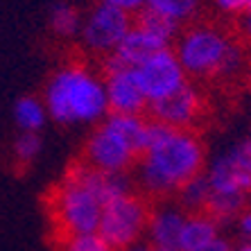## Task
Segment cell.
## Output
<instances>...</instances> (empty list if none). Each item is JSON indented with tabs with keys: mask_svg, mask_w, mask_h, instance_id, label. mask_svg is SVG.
<instances>
[{
	"mask_svg": "<svg viewBox=\"0 0 251 251\" xmlns=\"http://www.w3.org/2000/svg\"><path fill=\"white\" fill-rule=\"evenodd\" d=\"M54 251H113L104 242L100 233H84V235H70V238L57 240Z\"/></svg>",
	"mask_w": 251,
	"mask_h": 251,
	"instance_id": "obj_18",
	"label": "cell"
},
{
	"mask_svg": "<svg viewBox=\"0 0 251 251\" xmlns=\"http://www.w3.org/2000/svg\"><path fill=\"white\" fill-rule=\"evenodd\" d=\"M163 48H170V43L161 41L156 36L147 34L145 29L131 25V29L123 39V43L116 48V52L104 57V61H109L113 66H123V68H136L143 61H147L152 54H156L158 50H163Z\"/></svg>",
	"mask_w": 251,
	"mask_h": 251,
	"instance_id": "obj_11",
	"label": "cell"
},
{
	"mask_svg": "<svg viewBox=\"0 0 251 251\" xmlns=\"http://www.w3.org/2000/svg\"><path fill=\"white\" fill-rule=\"evenodd\" d=\"M127 251H152V247L150 245H136V247H131V249H127Z\"/></svg>",
	"mask_w": 251,
	"mask_h": 251,
	"instance_id": "obj_25",
	"label": "cell"
},
{
	"mask_svg": "<svg viewBox=\"0 0 251 251\" xmlns=\"http://www.w3.org/2000/svg\"><path fill=\"white\" fill-rule=\"evenodd\" d=\"M46 104H43V98H36V95H23L18 98L16 106H14V120H16L18 129L21 131H27V134H39L46 125Z\"/></svg>",
	"mask_w": 251,
	"mask_h": 251,
	"instance_id": "obj_14",
	"label": "cell"
},
{
	"mask_svg": "<svg viewBox=\"0 0 251 251\" xmlns=\"http://www.w3.org/2000/svg\"><path fill=\"white\" fill-rule=\"evenodd\" d=\"M197 5L199 0H145V7L175 18L176 23H181V21L193 16L197 12Z\"/></svg>",
	"mask_w": 251,
	"mask_h": 251,
	"instance_id": "obj_17",
	"label": "cell"
},
{
	"mask_svg": "<svg viewBox=\"0 0 251 251\" xmlns=\"http://www.w3.org/2000/svg\"><path fill=\"white\" fill-rule=\"evenodd\" d=\"M176 59L188 77L220 79L233 77L242 70V52L222 29L210 25H195L176 41Z\"/></svg>",
	"mask_w": 251,
	"mask_h": 251,
	"instance_id": "obj_4",
	"label": "cell"
},
{
	"mask_svg": "<svg viewBox=\"0 0 251 251\" xmlns=\"http://www.w3.org/2000/svg\"><path fill=\"white\" fill-rule=\"evenodd\" d=\"M41 152V136L39 134H27V131H21V136L14 143V161H16L18 168H25L34 161Z\"/></svg>",
	"mask_w": 251,
	"mask_h": 251,
	"instance_id": "obj_19",
	"label": "cell"
},
{
	"mask_svg": "<svg viewBox=\"0 0 251 251\" xmlns=\"http://www.w3.org/2000/svg\"><path fill=\"white\" fill-rule=\"evenodd\" d=\"M150 199L138 193H123L109 199L102 208L98 233L113 251H127L138 245L143 233H147L152 217Z\"/></svg>",
	"mask_w": 251,
	"mask_h": 251,
	"instance_id": "obj_5",
	"label": "cell"
},
{
	"mask_svg": "<svg viewBox=\"0 0 251 251\" xmlns=\"http://www.w3.org/2000/svg\"><path fill=\"white\" fill-rule=\"evenodd\" d=\"M183 220H186V210L183 208H170V206L168 208H156L154 206L152 217H150V226H147L150 245L179 251Z\"/></svg>",
	"mask_w": 251,
	"mask_h": 251,
	"instance_id": "obj_12",
	"label": "cell"
},
{
	"mask_svg": "<svg viewBox=\"0 0 251 251\" xmlns=\"http://www.w3.org/2000/svg\"><path fill=\"white\" fill-rule=\"evenodd\" d=\"M131 25H134L131 14L98 2V7L84 18L79 34H82V41L88 50L109 57L123 43V39L127 36Z\"/></svg>",
	"mask_w": 251,
	"mask_h": 251,
	"instance_id": "obj_8",
	"label": "cell"
},
{
	"mask_svg": "<svg viewBox=\"0 0 251 251\" xmlns=\"http://www.w3.org/2000/svg\"><path fill=\"white\" fill-rule=\"evenodd\" d=\"M134 25L140 29H145L147 34L156 36V39H161V41H165V43L172 41L176 36V32H179V23H176L175 18L154 12L150 7H143L140 12H136Z\"/></svg>",
	"mask_w": 251,
	"mask_h": 251,
	"instance_id": "obj_15",
	"label": "cell"
},
{
	"mask_svg": "<svg viewBox=\"0 0 251 251\" xmlns=\"http://www.w3.org/2000/svg\"><path fill=\"white\" fill-rule=\"evenodd\" d=\"M129 190V179L125 175H104L84 165L79 158L73 161L66 175L46 195L54 242L70 235L98 233L104 204Z\"/></svg>",
	"mask_w": 251,
	"mask_h": 251,
	"instance_id": "obj_1",
	"label": "cell"
},
{
	"mask_svg": "<svg viewBox=\"0 0 251 251\" xmlns=\"http://www.w3.org/2000/svg\"><path fill=\"white\" fill-rule=\"evenodd\" d=\"M238 231L242 238H247L251 242V210L249 208H245L238 215Z\"/></svg>",
	"mask_w": 251,
	"mask_h": 251,
	"instance_id": "obj_22",
	"label": "cell"
},
{
	"mask_svg": "<svg viewBox=\"0 0 251 251\" xmlns=\"http://www.w3.org/2000/svg\"><path fill=\"white\" fill-rule=\"evenodd\" d=\"M43 104L48 116L59 125L98 123L109 116L102 77L82 64H66L54 70L43 88Z\"/></svg>",
	"mask_w": 251,
	"mask_h": 251,
	"instance_id": "obj_3",
	"label": "cell"
},
{
	"mask_svg": "<svg viewBox=\"0 0 251 251\" xmlns=\"http://www.w3.org/2000/svg\"><path fill=\"white\" fill-rule=\"evenodd\" d=\"M134 73L140 84V91L145 93L150 104L170 95L172 91H176L179 86H183L188 82V75L179 64V59H176L175 48L158 50L147 61L136 66Z\"/></svg>",
	"mask_w": 251,
	"mask_h": 251,
	"instance_id": "obj_9",
	"label": "cell"
},
{
	"mask_svg": "<svg viewBox=\"0 0 251 251\" xmlns=\"http://www.w3.org/2000/svg\"><path fill=\"white\" fill-rule=\"evenodd\" d=\"M242 21H240V29H242V34H245L247 41H251V9L247 14H242Z\"/></svg>",
	"mask_w": 251,
	"mask_h": 251,
	"instance_id": "obj_24",
	"label": "cell"
},
{
	"mask_svg": "<svg viewBox=\"0 0 251 251\" xmlns=\"http://www.w3.org/2000/svg\"><path fill=\"white\" fill-rule=\"evenodd\" d=\"M100 2L109 7H116V9L127 12V14H136L145 7V0H100Z\"/></svg>",
	"mask_w": 251,
	"mask_h": 251,
	"instance_id": "obj_21",
	"label": "cell"
},
{
	"mask_svg": "<svg viewBox=\"0 0 251 251\" xmlns=\"http://www.w3.org/2000/svg\"><path fill=\"white\" fill-rule=\"evenodd\" d=\"M217 7L226 14H235V16H242L251 9V0H215Z\"/></svg>",
	"mask_w": 251,
	"mask_h": 251,
	"instance_id": "obj_20",
	"label": "cell"
},
{
	"mask_svg": "<svg viewBox=\"0 0 251 251\" xmlns=\"http://www.w3.org/2000/svg\"><path fill=\"white\" fill-rule=\"evenodd\" d=\"M79 161L104 175H127V170L140 163L129 143L118 134V129L106 118L91 131Z\"/></svg>",
	"mask_w": 251,
	"mask_h": 251,
	"instance_id": "obj_6",
	"label": "cell"
},
{
	"mask_svg": "<svg viewBox=\"0 0 251 251\" xmlns=\"http://www.w3.org/2000/svg\"><path fill=\"white\" fill-rule=\"evenodd\" d=\"M217 235V220L206 215L204 210L199 213H186L181 228V238H179V251H195L213 242Z\"/></svg>",
	"mask_w": 251,
	"mask_h": 251,
	"instance_id": "obj_13",
	"label": "cell"
},
{
	"mask_svg": "<svg viewBox=\"0 0 251 251\" xmlns=\"http://www.w3.org/2000/svg\"><path fill=\"white\" fill-rule=\"evenodd\" d=\"M82 16L77 12V7L68 5V2H59V5L52 7L50 12V29H52L57 36H64V39H70L82 32Z\"/></svg>",
	"mask_w": 251,
	"mask_h": 251,
	"instance_id": "obj_16",
	"label": "cell"
},
{
	"mask_svg": "<svg viewBox=\"0 0 251 251\" xmlns=\"http://www.w3.org/2000/svg\"><path fill=\"white\" fill-rule=\"evenodd\" d=\"M195 251H233V247H231V242L224 238H215L213 242H208L206 247H201V249H195Z\"/></svg>",
	"mask_w": 251,
	"mask_h": 251,
	"instance_id": "obj_23",
	"label": "cell"
},
{
	"mask_svg": "<svg viewBox=\"0 0 251 251\" xmlns=\"http://www.w3.org/2000/svg\"><path fill=\"white\" fill-rule=\"evenodd\" d=\"M238 251H251V242H245L242 247H238Z\"/></svg>",
	"mask_w": 251,
	"mask_h": 251,
	"instance_id": "obj_26",
	"label": "cell"
},
{
	"mask_svg": "<svg viewBox=\"0 0 251 251\" xmlns=\"http://www.w3.org/2000/svg\"><path fill=\"white\" fill-rule=\"evenodd\" d=\"M247 208L251 210V190H249V195H247Z\"/></svg>",
	"mask_w": 251,
	"mask_h": 251,
	"instance_id": "obj_27",
	"label": "cell"
},
{
	"mask_svg": "<svg viewBox=\"0 0 251 251\" xmlns=\"http://www.w3.org/2000/svg\"><path fill=\"white\" fill-rule=\"evenodd\" d=\"M204 163L206 147L197 131L154 123L152 143L138 163L140 183L152 197H170L204 175Z\"/></svg>",
	"mask_w": 251,
	"mask_h": 251,
	"instance_id": "obj_2",
	"label": "cell"
},
{
	"mask_svg": "<svg viewBox=\"0 0 251 251\" xmlns=\"http://www.w3.org/2000/svg\"><path fill=\"white\" fill-rule=\"evenodd\" d=\"M104 75L102 82L106 88V102H109V113H120V116H145L147 102L145 93L140 91V84L136 79L134 68H123L113 66L109 61L102 64Z\"/></svg>",
	"mask_w": 251,
	"mask_h": 251,
	"instance_id": "obj_10",
	"label": "cell"
},
{
	"mask_svg": "<svg viewBox=\"0 0 251 251\" xmlns=\"http://www.w3.org/2000/svg\"><path fill=\"white\" fill-rule=\"evenodd\" d=\"M204 111H206L204 95L197 91V86L186 82L170 95L152 102L147 106L145 116L152 123L165 125V127L197 131V123L204 118Z\"/></svg>",
	"mask_w": 251,
	"mask_h": 251,
	"instance_id": "obj_7",
	"label": "cell"
}]
</instances>
